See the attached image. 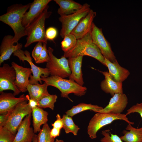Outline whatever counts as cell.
Masks as SVG:
<instances>
[{
	"mask_svg": "<svg viewBox=\"0 0 142 142\" xmlns=\"http://www.w3.org/2000/svg\"><path fill=\"white\" fill-rule=\"evenodd\" d=\"M30 4H17L11 5L8 7L6 13L0 16V21L9 25L13 30L14 36L13 42L14 43H18L22 37L26 36L25 28L23 26L22 21Z\"/></svg>",
	"mask_w": 142,
	"mask_h": 142,
	"instance_id": "1",
	"label": "cell"
},
{
	"mask_svg": "<svg viewBox=\"0 0 142 142\" xmlns=\"http://www.w3.org/2000/svg\"><path fill=\"white\" fill-rule=\"evenodd\" d=\"M90 32L82 38L77 39L75 46L64 53L63 56L68 58L79 56H89L96 59L106 67L105 58L98 48L93 43Z\"/></svg>",
	"mask_w": 142,
	"mask_h": 142,
	"instance_id": "2",
	"label": "cell"
},
{
	"mask_svg": "<svg viewBox=\"0 0 142 142\" xmlns=\"http://www.w3.org/2000/svg\"><path fill=\"white\" fill-rule=\"evenodd\" d=\"M41 78L42 81L45 82L48 86H52L58 89L61 92L62 97L67 98L71 101L68 97L69 94L73 93L77 96L81 97L85 94L87 91L86 87L82 86L69 79L51 75Z\"/></svg>",
	"mask_w": 142,
	"mask_h": 142,
	"instance_id": "3",
	"label": "cell"
},
{
	"mask_svg": "<svg viewBox=\"0 0 142 142\" xmlns=\"http://www.w3.org/2000/svg\"><path fill=\"white\" fill-rule=\"evenodd\" d=\"M48 8L44 10L40 16L25 28L27 37L24 45L25 47L36 42L47 44V39L45 29V21L52 13L51 12L48 11Z\"/></svg>",
	"mask_w": 142,
	"mask_h": 142,
	"instance_id": "4",
	"label": "cell"
},
{
	"mask_svg": "<svg viewBox=\"0 0 142 142\" xmlns=\"http://www.w3.org/2000/svg\"><path fill=\"white\" fill-rule=\"evenodd\" d=\"M97 113L90 120L87 127V133L92 139L96 138L97 133L100 129L114 120H123L129 124L133 125L134 124L128 120L126 114Z\"/></svg>",
	"mask_w": 142,
	"mask_h": 142,
	"instance_id": "5",
	"label": "cell"
},
{
	"mask_svg": "<svg viewBox=\"0 0 142 142\" xmlns=\"http://www.w3.org/2000/svg\"><path fill=\"white\" fill-rule=\"evenodd\" d=\"M32 112V108L28 101L19 103L8 112V119L6 124L3 127L16 135L18 128L23 118Z\"/></svg>",
	"mask_w": 142,
	"mask_h": 142,
	"instance_id": "6",
	"label": "cell"
},
{
	"mask_svg": "<svg viewBox=\"0 0 142 142\" xmlns=\"http://www.w3.org/2000/svg\"><path fill=\"white\" fill-rule=\"evenodd\" d=\"M91 9L90 6L85 3L82 8L76 12L66 16H60L59 18L62 24L60 35L63 38L66 35L71 33L80 21L88 13Z\"/></svg>",
	"mask_w": 142,
	"mask_h": 142,
	"instance_id": "7",
	"label": "cell"
},
{
	"mask_svg": "<svg viewBox=\"0 0 142 142\" xmlns=\"http://www.w3.org/2000/svg\"><path fill=\"white\" fill-rule=\"evenodd\" d=\"M48 50L49 60L47 63L46 68L51 75L63 78L69 77L71 72L68 59L63 56L59 58L56 57L53 54V49L50 47H48Z\"/></svg>",
	"mask_w": 142,
	"mask_h": 142,
	"instance_id": "8",
	"label": "cell"
},
{
	"mask_svg": "<svg viewBox=\"0 0 142 142\" xmlns=\"http://www.w3.org/2000/svg\"><path fill=\"white\" fill-rule=\"evenodd\" d=\"M90 33L93 43L98 48L104 57L112 63L117 61L110 44L104 37L102 29L93 23Z\"/></svg>",
	"mask_w": 142,
	"mask_h": 142,
	"instance_id": "9",
	"label": "cell"
},
{
	"mask_svg": "<svg viewBox=\"0 0 142 142\" xmlns=\"http://www.w3.org/2000/svg\"><path fill=\"white\" fill-rule=\"evenodd\" d=\"M13 55L17 57L19 60L23 62L27 61L31 66L33 75L30 76L29 84H34L38 83L40 84L42 82L41 77L47 78L50 74L49 69L46 68H42L36 66L32 61V59L29 52L27 50L23 51L21 49L18 50L13 53Z\"/></svg>",
	"mask_w": 142,
	"mask_h": 142,
	"instance_id": "10",
	"label": "cell"
},
{
	"mask_svg": "<svg viewBox=\"0 0 142 142\" xmlns=\"http://www.w3.org/2000/svg\"><path fill=\"white\" fill-rule=\"evenodd\" d=\"M16 79V74L14 68L4 63L0 67V92L11 90L13 92L14 96L19 94L21 92L14 84Z\"/></svg>",
	"mask_w": 142,
	"mask_h": 142,
	"instance_id": "11",
	"label": "cell"
},
{
	"mask_svg": "<svg viewBox=\"0 0 142 142\" xmlns=\"http://www.w3.org/2000/svg\"><path fill=\"white\" fill-rule=\"evenodd\" d=\"M51 0H34L31 3L28 12L24 14L22 19V24L26 28L38 17L44 11L48 8V4Z\"/></svg>",
	"mask_w": 142,
	"mask_h": 142,
	"instance_id": "12",
	"label": "cell"
},
{
	"mask_svg": "<svg viewBox=\"0 0 142 142\" xmlns=\"http://www.w3.org/2000/svg\"><path fill=\"white\" fill-rule=\"evenodd\" d=\"M128 103V99L125 94L123 93H115L110 98L108 104L97 113L121 114Z\"/></svg>",
	"mask_w": 142,
	"mask_h": 142,
	"instance_id": "13",
	"label": "cell"
},
{
	"mask_svg": "<svg viewBox=\"0 0 142 142\" xmlns=\"http://www.w3.org/2000/svg\"><path fill=\"white\" fill-rule=\"evenodd\" d=\"M32 113L27 115L19 126L13 142H32L35 135L30 127Z\"/></svg>",
	"mask_w": 142,
	"mask_h": 142,
	"instance_id": "14",
	"label": "cell"
},
{
	"mask_svg": "<svg viewBox=\"0 0 142 142\" xmlns=\"http://www.w3.org/2000/svg\"><path fill=\"white\" fill-rule=\"evenodd\" d=\"M25 101H28L26 96L24 94L19 97H15L11 93L0 92V114L7 113L19 103Z\"/></svg>",
	"mask_w": 142,
	"mask_h": 142,
	"instance_id": "15",
	"label": "cell"
},
{
	"mask_svg": "<svg viewBox=\"0 0 142 142\" xmlns=\"http://www.w3.org/2000/svg\"><path fill=\"white\" fill-rule=\"evenodd\" d=\"M11 64L16 74L15 85L21 92H26L27 91V87L29 84V78L32 73L31 69L20 66L13 62Z\"/></svg>",
	"mask_w": 142,
	"mask_h": 142,
	"instance_id": "16",
	"label": "cell"
},
{
	"mask_svg": "<svg viewBox=\"0 0 142 142\" xmlns=\"http://www.w3.org/2000/svg\"><path fill=\"white\" fill-rule=\"evenodd\" d=\"M96 15V12L91 9L87 15L80 21L71 33L74 35L77 39L83 37L90 32L93 21Z\"/></svg>",
	"mask_w": 142,
	"mask_h": 142,
	"instance_id": "17",
	"label": "cell"
},
{
	"mask_svg": "<svg viewBox=\"0 0 142 142\" xmlns=\"http://www.w3.org/2000/svg\"><path fill=\"white\" fill-rule=\"evenodd\" d=\"M14 36L11 35L5 36L3 38L0 47V65L4 61L10 58L12 54L16 50L21 49L22 44L18 43L14 45Z\"/></svg>",
	"mask_w": 142,
	"mask_h": 142,
	"instance_id": "18",
	"label": "cell"
},
{
	"mask_svg": "<svg viewBox=\"0 0 142 142\" xmlns=\"http://www.w3.org/2000/svg\"><path fill=\"white\" fill-rule=\"evenodd\" d=\"M105 59L109 75L112 79L116 82L122 83L127 78L130 74L128 70L121 66L117 61L112 63Z\"/></svg>",
	"mask_w": 142,
	"mask_h": 142,
	"instance_id": "19",
	"label": "cell"
},
{
	"mask_svg": "<svg viewBox=\"0 0 142 142\" xmlns=\"http://www.w3.org/2000/svg\"><path fill=\"white\" fill-rule=\"evenodd\" d=\"M83 56H79L68 59L71 73L69 79L75 82L79 85L83 86L84 82L82 71V64Z\"/></svg>",
	"mask_w": 142,
	"mask_h": 142,
	"instance_id": "20",
	"label": "cell"
},
{
	"mask_svg": "<svg viewBox=\"0 0 142 142\" xmlns=\"http://www.w3.org/2000/svg\"><path fill=\"white\" fill-rule=\"evenodd\" d=\"M99 71L104 76L105 79L101 82L100 85L103 91L110 94L112 96L115 93H123L122 83L114 81L109 76L107 71Z\"/></svg>",
	"mask_w": 142,
	"mask_h": 142,
	"instance_id": "21",
	"label": "cell"
},
{
	"mask_svg": "<svg viewBox=\"0 0 142 142\" xmlns=\"http://www.w3.org/2000/svg\"><path fill=\"white\" fill-rule=\"evenodd\" d=\"M59 7L57 11L60 16L73 14L81 9L83 5L72 0H54Z\"/></svg>",
	"mask_w": 142,
	"mask_h": 142,
	"instance_id": "22",
	"label": "cell"
},
{
	"mask_svg": "<svg viewBox=\"0 0 142 142\" xmlns=\"http://www.w3.org/2000/svg\"><path fill=\"white\" fill-rule=\"evenodd\" d=\"M33 125L35 133L41 130V126L47 123L48 121V113L42 108L35 106L32 108Z\"/></svg>",
	"mask_w": 142,
	"mask_h": 142,
	"instance_id": "23",
	"label": "cell"
},
{
	"mask_svg": "<svg viewBox=\"0 0 142 142\" xmlns=\"http://www.w3.org/2000/svg\"><path fill=\"white\" fill-rule=\"evenodd\" d=\"M48 86L45 82L43 84L38 83L29 84L27 87L30 98L37 102L43 97L49 95L47 88Z\"/></svg>",
	"mask_w": 142,
	"mask_h": 142,
	"instance_id": "24",
	"label": "cell"
},
{
	"mask_svg": "<svg viewBox=\"0 0 142 142\" xmlns=\"http://www.w3.org/2000/svg\"><path fill=\"white\" fill-rule=\"evenodd\" d=\"M131 124L127 125L125 129L122 131L123 136L120 137L121 139L125 142H142V127L135 128Z\"/></svg>",
	"mask_w": 142,
	"mask_h": 142,
	"instance_id": "25",
	"label": "cell"
},
{
	"mask_svg": "<svg viewBox=\"0 0 142 142\" xmlns=\"http://www.w3.org/2000/svg\"><path fill=\"white\" fill-rule=\"evenodd\" d=\"M104 108L97 105L80 103L73 106L70 109L67 111L66 114L72 117L75 115L81 112L88 110H91L95 112L103 109Z\"/></svg>",
	"mask_w": 142,
	"mask_h": 142,
	"instance_id": "26",
	"label": "cell"
},
{
	"mask_svg": "<svg viewBox=\"0 0 142 142\" xmlns=\"http://www.w3.org/2000/svg\"><path fill=\"white\" fill-rule=\"evenodd\" d=\"M63 123V128L66 134L72 133L74 135H77L80 128L74 123L72 117L64 114L62 118Z\"/></svg>",
	"mask_w": 142,
	"mask_h": 142,
	"instance_id": "27",
	"label": "cell"
},
{
	"mask_svg": "<svg viewBox=\"0 0 142 142\" xmlns=\"http://www.w3.org/2000/svg\"><path fill=\"white\" fill-rule=\"evenodd\" d=\"M57 98V96L56 94H50L39 100L37 102V106L42 108H49L53 110Z\"/></svg>",
	"mask_w": 142,
	"mask_h": 142,
	"instance_id": "28",
	"label": "cell"
},
{
	"mask_svg": "<svg viewBox=\"0 0 142 142\" xmlns=\"http://www.w3.org/2000/svg\"><path fill=\"white\" fill-rule=\"evenodd\" d=\"M77 41V39L72 34L66 35L61 43L62 50L64 53L69 51L75 46Z\"/></svg>",
	"mask_w": 142,
	"mask_h": 142,
	"instance_id": "29",
	"label": "cell"
},
{
	"mask_svg": "<svg viewBox=\"0 0 142 142\" xmlns=\"http://www.w3.org/2000/svg\"><path fill=\"white\" fill-rule=\"evenodd\" d=\"M51 129L47 123L43 125L42 128L37 135L38 142H54V138L50 135Z\"/></svg>",
	"mask_w": 142,
	"mask_h": 142,
	"instance_id": "30",
	"label": "cell"
},
{
	"mask_svg": "<svg viewBox=\"0 0 142 142\" xmlns=\"http://www.w3.org/2000/svg\"><path fill=\"white\" fill-rule=\"evenodd\" d=\"M102 134L104 137L101 139V142H123L117 135L111 133L109 129L103 131Z\"/></svg>",
	"mask_w": 142,
	"mask_h": 142,
	"instance_id": "31",
	"label": "cell"
},
{
	"mask_svg": "<svg viewBox=\"0 0 142 142\" xmlns=\"http://www.w3.org/2000/svg\"><path fill=\"white\" fill-rule=\"evenodd\" d=\"M15 136L5 128H0V142H13Z\"/></svg>",
	"mask_w": 142,
	"mask_h": 142,
	"instance_id": "32",
	"label": "cell"
},
{
	"mask_svg": "<svg viewBox=\"0 0 142 142\" xmlns=\"http://www.w3.org/2000/svg\"><path fill=\"white\" fill-rule=\"evenodd\" d=\"M49 60V57L47 48V44L43 43L42 50L38 59L35 62L37 64L47 63Z\"/></svg>",
	"mask_w": 142,
	"mask_h": 142,
	"instance_id": "33",
	"label": "cell"
},
{
	"mask_svg": "<svg viewBox=\"0 0 142 142\" xmlns=\"http://www.w3.org/2000/svg\"><path fill=\"white\" fill-rule=\"evenodd\" d=\"M42 43L40 42H38L34 47L32 52V56L35 62L38 59L42 50Z\"/></svg>",
	"mask_w": 142,
	"mask_h": 142,
	"instance_id": "34",
	"label": "cell"
},
{
	"mask_svg": "<svg viewBox=\"0 0 142 142\" xmlns=\"http://www.w3.org/2000/svg\"><path fill=\"white\" fill-rule=\"evenodd\" d=\"M137 113L140 115L142 119V103H137L133 105L127 110L126 115H127L131 113Z\"/></svg>",
	"mask_w": 142,
	"mask_h": 142,
	"instance_id": "35",
	"label": "cell"
},
{
	"mask_svg": "<svg viewBox=\"0 0 142 142\" xmlns=\"http://www.w3.org/2000/svg\"><path fill=\"white\" fill-rule=\"evenodd\" d=\"M57 34V29L53 27L48 28L45 31L46 36L47 40H53L56 38Z\"/></svg>",
	"mask_w": 142,
	"mask_h": 142,
	"instance_id": "36",
	"label": "cell"
},
{
	"mask_svg": "<svg viewBox=\"0 0 142 142\" xmlns=\"http://www.w3.org/2000/svg\"><path fill=\"white\" fill-rule=\"evenodd\" d=\"M56 117V120L52 124V125L53 128L61 130L63 126L62 118L59 114H57Z\"/></svg>",
	"mask_w": 142,
	"mask_h": 142,
	"instance_id": "37",
	"label": "cell"
},
{
	"mask_svg": "<svg viewBox=\"0 0 142 142\" xmlns=\"http://www.w3.org/2000/svg\"><path fill=\"white\" fill-rule=\"evenodd\" d=\"M9 113H7L1 114L0 115V128L5 126L6 124L8 118Z\"/></svg>",
	"mask_w": 142,
	"mask_h": 142,
	"instance_id": "38",
	"label": "cell"
},
{
	"mask_svg": "<svg viewBox=\"0 0 142 142\" xmlns=\"http://www.w3.org/2000/svg\"><path fill=\"white\" fill-rule=\"evenodd\" d=\"M60 130L53 128L51 129L50 134L51 137L55 138L57 136H58L60 133Z\"/></svg>",
	"mask_w": 142,
	"mask_h": 142,
	"instance_id": "39",
	"label": "cell"
},
{
	"mask_svg": "<svg viewBox=\"0 0 142 142\" xmlns=\"http://www.w3.org/2000/svg\"><path fill=\"white\" fill-rule=\"evenodd\" d=\"M32 142H38L37 135L36 134L33 138Z\"/></svg>",
	"mask_w": 142,
	"mask_h": 142,
	"instance_id": "40",
	"label": "cell"
},
{
	"mask_svg": "<svg viewBox=\"0 0 142 142\" xmlns=\"http://www.w3.org/2000/svg\"><path fill=\"white\" fill-rule=\"evenodd\" d=\"M54 142H64V141L62 140H58L57 139Z\"/></svg>",
	"mask_w": 142,
	"mask_h": 142,
	"instance_id": "41",
	"label": "cell"
}]
</instances>
